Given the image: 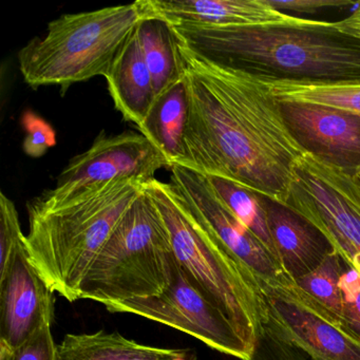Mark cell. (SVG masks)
I'll return each mask as SVG.
<instances>
[{"label": "cell", "instance_id": "cell-1", "mask_svg": "<svg viewBox=\"0 0 360 360\" xmlns=\"http://www.w3.org/2000/svg\"><path fill=\"white\" fill-rule=\"evenodd\" d=\"M188 96L180 165L285 204L304 149L254 73L212 62L176 37Z\"/></svg>", "mask_w": 360, "mask_h": 360}, {"label": "cell", "instance_id": "cell-2", "mask_svg": "<svg viewBox=\"0 0 360 360\" xmlns=\"http://www.w3.org/2000/svg\"><path fill=\"white\" fill-rule=\"evenodd\" d=\"M179 39L212 62L260 77L360 82V39L323 28L172 25Z\"/></svg>", "mask_w": 360, "mask_h": 360}, {"label": "cell", "instance_id": "cell-3", "mask_svg": "<svg viewBox=\"0 0 360 360\" xmlns=\"http://www.w3.org/2000/svg\"><path fill=\"white\" fill-rule=\"evenodd\" d=\"M143 187L125 179L89 187L56 204L29 202L25 245L52 292L70 302L81 299L86 274Z\"/></svg>", "mask_w": 360, "mask_h": 360}, {"label": "cell", "instance_id": "cell-4", "mask_svg": "<svg viewBox=\"0 0 360 360\" xmlns=\"http://www.w3.org/2000/svg\"><path fill=\"white\" fill-rule=\"evenodd\" d=\"M155 15L150 0L64 14L18 52L24 81L34 89L60 86L64 94L73 84L106 77L139 25Z\"/></svg>", "mask_w": 360, "mask_h": 360}, {"label": "cell", "instance_id": "cell-5", "mask_svg": "<svg viewBox=\"0 0 360 360\" xmlns=\"http://www.w3.org/2000/svg\"><path fill=\"white\" fill-rule=\"evenodd\" d=\"M188 279L229 318L254 351L264 323L262 292L254 276L193 216L169 183H145Z\"/></svg>", "mask_w": 360, "mask_h": 360}, {"label": "cell", "instance_id": "cell-6", "mask_svg": "<svg viewBox=\"0 0 360 360\" xmlns=\"http://www.w3.org/2000/svg\"><path fill=\"white\" fill-rule=\"evenodd\" d=\"M176 264L165 221L143 187L86 274L79 298L107 305L159 296Z\"/></svg>", "mask_w": 360, "mask_h": 360}, {"label": "cell", "instance_id": "cell-7", "mask_svg": "<svg viewBox=\"0 0 360 360\" xmlns=\"http://www.w3.org/2000/svg\"><path fill=\"white\" fill-rule=\"evenodd\" d=\"M284 205L321 231L360 275V174H347L307 153Z\"/></svg>", "mask_w": 360, "mask_h": 360}, {"label": "cell", "instance_id": "cell-8", "mask_svg": "<svg viewBox=\"0 0 360 360\" xmlns=\"http://www.w3.org/2000/svg\"><path fill=\"white\" fill-rule=\"evenodd\" d=\"M264 323L309 360H360V337L290 279L261 288Z\"/></svg>", "mask_w": 360, "mask_h": 360}, {"label": "cell", "instance_id": "cell-9", "mask_svg": "<svg viewBox=\"0 0 360 360\" xmlns=\"http://www.w3.org/2000/svg\"><path fill=\"white\" fill-rule=\"evenodd\" d=\"M110 313H128L160 322L199 339L208 347L240 360L252 349L229 318L210 300L176 264L169 288L159 296L105 305Z\"/></svg>", "mask_w": 360, "mask_h": 360}, {"label": "cell", "instance_id": "cell-10", "mask_svg": "<svg viewBox=\"0 0 360 360\" xmlns=\"http://www.w3.org/2000/svg\"><path fill=\"white\" fill-rule=\"evenodd\" d=\"M172 167L164 153L142 134L127 131L107 136L102 131L89 149L75 155L56 179V187L37 198L56 204L96 185L115 180L145 184L161 168Z\"/></svg>", "mask_w": 360, "mask_h": 360}, {"label": "cell", "instance_id": "cell-11", "mask_svg": "<svg viewBox=\"0 0 360 360\" xmlns=\"http://www.w3.org/2000/svg\"><path fill=\"white\" fill-rule=\"evenodd\" d=\"M169 184L193 216L254 276L260 290L290 279L269 248L231 212L205 174L174 164Z\"/></svg>", "mask_w": 360, "mask_h": 360}, {"label": "cell", "instance_id": "cell-12", "mask_svg": "<svg viewBox=\"0 0 360 360\" xmlns=\"http://www.w3.org/2000/svg\"><path fill=\"white\" fill-rule=\"evenodd\" d=\"M54 319V292L29 260L25 239L0 271V347L14 349Z\"/></svg>", "mask_w": 360, "mask_h": 360}, {"label": "cell", "instance_id": "cell-13", "mask_svg": "<svg viewBox=\"0 0 360 360\" xmlns=\"http://www.w3.org/2000/svg\"><path fill=\"white\" fill-rule=\"evenodd\" d=\"M280 105L305 153L347 174H360V115L302 103Z\"/></svg>", "mask_w": 360, "mask_h": 360}, {"label": "cell", "instance_id": "cell-14", "mask_svg": "<svg viewBox=\"0 0 360 360\" xmlns=\"http://www.w3.org/2000/svg\"><path fill=\"white\" fill-rule=\"evenodd\" d=\"M153 11L170 25L248 28H323L328 22L282 13L267 0H150Z\"/></svg>", "mask_w": 360, "mask_h": 360}, {"label": "cell", "instance_id": "cell-15", "mask_svg": "<svg viewBox=\"0 0 360 360\" xmlns=\"http://www.w3.org/2000/svg\"><path fill=\"white\" fill-rule=\"evenodd\" d=\"M260 200L278 261L292 281L315 269L334 252L323 233L300 214L263 195Z\"/></svg>", "mask_w": 360, "mask_h": 360}, {"label": "cell", "instance_id": "cell-16", "mask_svg": "<svg viewBox=\"0 0 360 360\" xmlns=\"http://www.w3.org/2000/svg\"><path fill=\"white\" fill-rule=\"evenodd\" d=\"M105 79L115 109L125 121L140 127L155 103V94L136 30L115 58Z\"/></svg>", "mask_w": 360, "mask_h": 360}, {"label": "cell", "instance_id": "cell-17", "mask_svg": "<svg viewBox=\"0 0 360 360\" xmlns=\"http://www.w3.org/2000/svg\"><path fill=\"white\" fill-rule=\"evenodd\" d=\"M58 352L60 360H198L193 349L153 347L103 330L67 334Z\"/></svg>", "mask_w": 360, "mask_h": 360}, {"label": "cell", "instance_id": "cell-18", "mask_svg": "<svg viewBox=\"0 0 360 360\" xmlns=\"http://www.w3.org/2000/svg\"><path fill=\"white\" fill-rule=\"evenodd\" d=\"M188 113V96L182 79L155 98L146 119L139 127L141 134L164 153L172 166L181 163L184 158Z\"/></svg>", "mask_w": 360, "mask_h": 360}, {"label": "cell", "instance_id": "cell-19", "mask_svg": "<svg viewBox=\"0 0 360 360\" xmlns=\"http://www.w3.org/2000/svg\"><path fill=\"white\" fill-rule=\"evenodd\" d=\"M136 32L157 98L183 79L176 34L172 25L157 14L141 22Z\"/></svg>", "mask_w": 360, "mask_h": 360}, {"label": "cell", "instance_id": "cell-20", "mask_svg": "<svg viewBox=\"0 0 360 360\" xmlns=\"http://www.w3.org/2000/svg\"><path fill=\"white\" fill-rule=\"evenodd\" d=\"M260 77L278 102L318 105L360 115V82H305Z\"/></svg>", "mask_w": 360, "mask_h": 360}, {"label": "cell", "instance_id": "cell-21", "mask_svg": "<svg viewBox=\"0 0 360 360\" xmlns=\"http://www.w3.org/2000/svg\"><path fill=\"white\" fill-rule=\"evenodd\" d=\"M206 176L225 205L277 258L260 195L235 184L231 181L219 176Z\"/></svg>", "mask_w": 360, "mask_h": 360}, {"label": "cell", "instance_id": "cell-22", "mask_svg": "<svg viewBox=\"0 0 360 360\" xmlns=\"http://www.w3.org/2000/svg\"><path fill=\"white\" fill-rule=\"evenodd\" d=\"M347 262L330 252L315 269L294 282L305 294L341 319V276Z\"/></svg>", "mask_w": 360, "mask_h": 360}, {"label": "cell", "instance_id": "cell-23", "mask_svg": "<svg viewBox=\"0 0 360 360\" xmlns=\"http://www.w3.org/2000/svg\"><path fill=\"white\" fill-rule=\"evenodd\" d=\"M51 326H44L20 347H0V360H60L58 345L54 340Z\"/></svg>", "mask_w": 360, "mask_h": 360}, {"label": "cell", "instance_id": "cell-24", "mask_svg": "<svg viewBox=\"0 0 360 360\" xmlns=\"http://www.w3.org/2000/svg\"><path fill=\"white\" fill-rule=\"evenodd\" d=\"M20 226V216L15 204L5 195L0 193V271L9 264L10 259L16 246L25 239Z\"/></svg>", "mask_w": 360, "mask_h": 360}, {"label": "cell", "instance_id": "cell-25", "mask_svg": "<svg viewBox=\"0 0 360 360\" xmlns=\"http://www.w3.org/2000/svg\"><path fill=\"white\" fill-rule=\"evenodd\" d=\"M341 320L360 337V275L349 265H345L341 276Z\"/></svg>", "mask_w": 360, "mask_h": 360}, {"label": "cell", "instance_id": "cell-26", "mask_svg": "<svg viewBox=\"0 0 360 360\" xmlns=\"http://www.w3.org/2000/svg\"><path fill=\"white\" fill-rule=\"evenodd\" d=\"M250 360H309V358L263 323Z\"/></svg>", "mask_w": 360, "mask_h": 360}, {"label": "cell", "instance_id": "cell-27", "mask_svg": "<svg viewBox=\"0 0 360 360\" xmlns=\"http://www.w3.org/2000/svg\"><path fill=\"white\" fill-rule=\"evenodd\" d=\"M22 126L26 130L24 150L33 158L41 157L50 147L56 144V134L49 124L32 112L22 117Z\"/></svg>", "mask_w": 360, "mask_h": 360}, {"label": "cell", "instance_id": "cell-28", "mask_svg": "<svg viewBox=\"0 0 360 360\" xmlns=\"http://www.w3.org/2000/svg\"><path fill=\"white\" fill-rule=\"evenodd\" d=\"M267 3L282 13L288 14V11H292L311 14L321 11V10L355 7L358 1H352V0H290V1L267 0Z\"/></svg>", "mask_w": 360, "mask_h": 360}, {"label": "cell", "instance_id": "cell-29", "mask_svg": "<svg viewBox=\"0 0 360 360\" xmlns=\"http://www.w3.org/2000/svg\"><path fill=\"white\" fill-rule=\"evenodd\" d=\"M333 30L360 39V1L354 7L347 18L339 22H332Z\"/></svg>", "mask_w": 360, "mask_h": 360}]
</instances>
